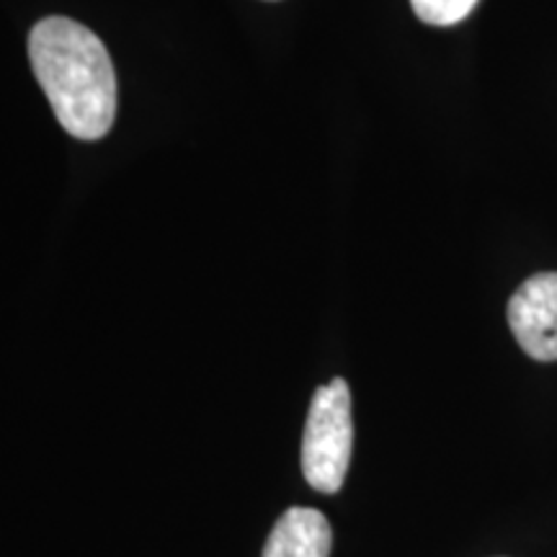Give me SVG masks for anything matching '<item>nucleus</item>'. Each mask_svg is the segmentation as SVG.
<instances>
[{"instance_id": "obj_4", "label": "nucleus", "mask_w": 557, "mask_h": 557, "mask_svg": "<svg viewBox=\"0 0 557 557\" xmlns=\"http://www.w3.org/2000/svg\"><path fill=\"white\" fill-rule=\"evenodd\" d=\"M333 532L315 508H287L271 529L263 557H331Z\"/></svg>"}, {"instance_id": "obj_1", "label": "nucleus", "mask_w": 557, "mask_h": 557, "mask_svg": "<svg viewBox=\"0 0 557 557\" xmlns=\"http://www.w3.org/2000/svg\"><path fill=\"white\" fill-rule=\"evenodd\" d=\"M29 60L58 122L78 139H101L116 116V73L103 41L65 16L39 21Z\"/></svg>"}, {"instance_id": "obj_5", "label": "nucleus", "mask_w": 557, "mask_h": 557, "mask_svg": "<svg viewBox=\"0 0 557 557\" xmlns=\"http://www.w3.org/2000/svg\"><path fill=\"white\" fill-rule=\"evenodd\" d=\"M416 16L429 26H455L475 11L478 0H410Z\"/></svg>"}, {"instance_id": "obj_3", "label": "nucleus", "mask_w": 557, "mask_h": 557, "mask_svg": "<svg viewBox=\"0 0 557 557\" xmlns=\"http://www.w3.org/2000/svg\"><path fill=\"white\" fill-rule=\"evenodd\" d=\"M513 338L537 361H557V274H534L508 299Z\"/></svg>"}, {"instance_id": "obj_2", "label": "nucleus", "mask_w": 557, "mask_h": 557, "mask_svg": "<svg viewBox=\"0 0 557 557\" xmlns=\"http://www.w3.org/2000/svg\"><path fill=\"white\" fill-rule=\"evenodd\" d=\"M354 449L351 389L336 377L312 395L302 436L305 480L320 493H338Z\"/></svg>"}]
</instances>
